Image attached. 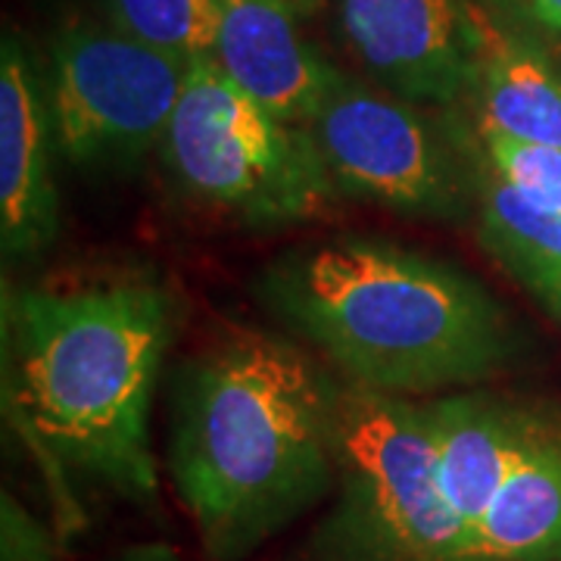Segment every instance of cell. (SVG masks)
Instances as JSON below:
<instances>
[{
    "mask_svg": "<svg viewBox=\"0 0 561 561\" xmlns=\"http://www.w3.org/2000/svg\"><path fill=\"white\" fill-rule=\"evenodd\" d=\"M337 390L297 346L256 331L184 365L169 465L209 559H247L334 486Z\"/></svg>",
    "mask_w": 561,
    "mask_h": 561,
    "instance_id": "cell-1",
    "label": "cell"
},
{
    "mask_svg": "<svg viewBox=\"0 0 561 561\" xmlns=\"http://www.w3.org/2000/svg\"><path fill=\"white\" fill-rule=\"evenodd\" d=\"M262 300L350 383L390 397L471 387L515 353L490 290L397 243L341 238L275 262Z\"/></svg>",
    "mask_w": 561,
    "mask_h": 561,
    "instance_id": "cell-2",
    "label": "cell"
},
{
    "mask_svg": "<svg viewBox=\"0 0 561 561\" xmlns=\"http://www.w3.org/2000/svg\"><path fill=\"white\" fill-rule=\"evenodd\" d=\"M172 337V302L153 284L25 290L7 300V405L44 453L153 496L150 400Z\"/></svg>",
    "mask_w": 561,
    "mask_h": 561,
    "instance_id": "cell-3",
    "label": "cell"
},
{
    "mask_svg": "<svg viewBox=\"0 0 561 561\" xmlns=\"http://www.w3.org/2000/svg\"><path fill=\"white\" fill-rule=\"evenodd\" d=\"M334 459L341 502L309 540L312 561H461L424 405L341 383Z\"/></svg>",
    "mask_w": 561,
    "mask_h": 561,
    "instance_id": "cell-4",
    "label": "cell"
},
{
    "mask_svg": "<svg viewBox=\"0 0 561 561\" xmlns=\"http://www.w3.org/2000/svg\"><path fill=\"white\" fill-rule=\"evenodd\" d=\"M162 147L191 194L256 225L312 219L337 197L309 131L265 113L216 60L191 66Z\"/></svg>",
    "mask_w": 561,
    "mask_h": 561,
    "instance_id": "cell-5",
    "label": "cell"
},
{
    "mask_svg": "<svg viewBox=\"0 0 561 561\" xmlns=\"http://www.w3.org/2000/svg\"><path fill=\"white\" fill-rule=\"evenodd\" d=\"M194 62L119 28L62 32L54 41L47 91L57 147L79 165L140 160L169 135Z\"/></svg>",
    "mask_w": 561,
    "mask_h": 561,
    "instance_id": "cell-6",
    "label": "cell"
},
{
    "mask_svg": "<svg viewBox=\"0 0 561 561\" xmlns=\"http://www.w3.org/2000/svg\"><path fill=\"white\" fill-rule=\"evenodd\" d=\"M306 131L341 194L405 216H465V169L409 103L341 79Z\"/></svg>",
    "mask_w": 561,
    "mask_h": 561,
    "instance_id": "cell-7",
    "label": "cell"
},
{
    "mask_svg": "<svg viewBox=\"0 0 561 561\" xmlns=\"http://www.w3.org/2000/svg\"><path fill=\"white\" fill-rule=\"evenodd\" d=\"M468 0H341L350 47L402 101L453 103L474 91Z\"/></svg>",
    "mask_w": 561,
    "mask_h": 561,
    "instance_id": "cell-8",
    "label": "cell"
},
{
    "mask_svg": "<svg viewBox=\"0 0 561 561\" xmlns=\"http://www.w3.org/2000/svg\"><path fill=\"white\" fill-rule=\"evenodd\" d=\"M216 66L284 125L306 128L343 79L302 38L290 0H219Z\"/></svg>",
    "mask_w": 561,
    "mask_h": 561,
    "instance_id": "cell-9",
    "label": "cell"
},
{
    "mask_svg": "<svg viewBox=\"0 0 561 561\" xmlns=\"http://www.w3.org/2000/svg\"><path fill=\"white\" fill-rule=\"evenodd\" d=\"M50 113L16 38L0 50V241L7 260L44 253L60 231L50 175Z\"/></svg>",
    "mask_w": 561,
    "mask_h": 561,
    "instance_id": "cell-10",
    "label": "cell"
},
{
    "mask_svg": "<svg viewBox=\"0 0 561 561\" xmlns=\"http://www.w3.org/2000/svg\"><path fill=\"white\" fill-rule=\"evenodd\" d=\"M434 449L443 500L461 527V549L483 518L486 505L546 437L534 421L486 393L443 397L424 405Z\"/></svg>",
    "mask_w": 561,
    "mask_h": 561,
    "instance_id": "cell-11",
    "label": "cell"
},
{
    "mask_svg": "<svg viewBox=\"0 0 561 561\" xmlns=\"http://www.w3.org/2000/svg\"><path fill=\"white\" fill-rule=\"evenodd\" d=\"M474 35V98L481 131L561 150V76L537 50L468 7Z\"/></svg>",
    "mask_w": 561,
    "mask_h": 561,
    "instance_id": "cell-12",
    "label": "cell"
},
{
    "mask_svg": "<svg viewBox=\"0 0 561 561\" xmlns=\"http://www.w3.org/2000/svg\"><path fill=\"white\" fill-rule=\"evenodd\" d=\"M461 561H561V446L542 440L508 474Z\"/></svg>",
    "mask_w": 561,
    "mask_h": 561,
    "instance_id": "cell-13",
    "label": "cell"
},
{
    "mask_svg": "<svg viewBox=\"0 0 561 561\" xmlns=\"http://www.w3.org/2000/svg\"><path fill=\"white\" fill-rule=\"evenodd\" d=\"M113 28L175 54L181 60H213L219 47V0H106Z\"/></svg>",
    "mask_w": 561,
    "mask_h": 561,
    "instance_id": "cell-14",
    "label": "cell"
},
{
    "mask_svg": "<svg viewBox=\"0 0 561 561\" xmlns=\"http://www.w3.org/2000/svg\"><path fill=\"white\" fill-rule=\"evenodd\" d=\"M486 172V169H483ZM483 238L500 256L561 265V213L527 201L493 172L481 179Z\"/></svg>",
    "mask_w": 561,
    "mask_h": 561,
    "instance_id": "cell-15",
    "label": "cell"
},
{
    "mask_svg": "<svg viewBox=\"0 0 561 561\" xmlns=\"http://www.w3.org/2000/svg\"><path fill=\"white\" fill-rule=\"evenodd\" d=\"M483 153L490 172L527 201L561 213V150L546 144L505 138L496 131H481Z\"/></svg>",
    "mask_w": 561,
    "mask_h": 561,
    "instance_id": "cell-16",
    "label": "cell"
},
{
    "mask_svg": "<svg viewBox=\"0 0 561 561\" xmlns=\"http://www.w3.org/2000/svg\"><path fill=\"white\" fill-rule=\"evenodd\" d=\"M500 260L561 319V265H556V262L518 260V256H500Z\"/></svg>",
    "mask_w": 561,
    "mask_h": 561,
    "instance_id": "cell-17",
    "label": "cell"
},
{
    "mask_svg": "<svg viewBox=\"0 0 561 561\" xmlns=\"http://www.w3.org/2000/svg\"><path fill=\"white\" fill-rule=\"evenodd\" d=\"M524 3H527V10H530L542 25L561 32V0H524Z\"/></svg>",
    "mask_w": 561,
    "mask_h": 561,
    "instance_id": "cell-18",
    "label": "cell"
},
{
    "mask_svg": "<svg viewBox=\"0 0 561 561\" xmlns=\"http://www.w3.org/2000/svg\"><path fill=\"white\" fill-rule=\"evenodd\" d=\"M290 3H297V0H290Z\"/></svg>",
    "mask_w": 561,
    "mask_h": 561,
    "instance_id": "cell-19",
    "label": "cell"
}]
</instances>
